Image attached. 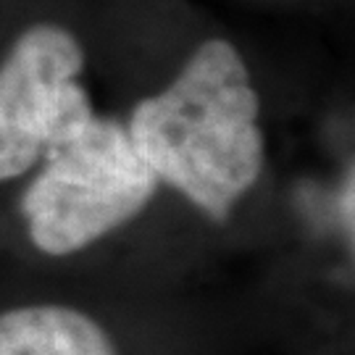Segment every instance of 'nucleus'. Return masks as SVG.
<instances>
[{"label": "nucleus", "mask_w": 355, "mask_h": 355, "mask_svg": "<svg viewBox=\"0 0 355 355\" xmlns=\"http://www.w3.org/2000/svg\"><path fill=\"white\" fill-rule=\"evenodd\" d=\"M87 53L64 24L37 21L0 61V184L35 171L53 142L95 111Z\"/></svg>", "instance_id": "7ed1b4c3"}, {"label": "nucleus", "mask_w": 355, "mask_h": 355, "mask_svg": "<svg viewBox=\"0 0 355 355\" xmlns=\"http://www.w3.org/2000/svg\"><path fill=\"white\" fill-rule=\"evenodd\" d=\"M124 124L155 182L214 224H227L266 171L261 92L240 48L224 37L203 40Z\"/></svg>", "instance_id": "f257e3e1"}, {"label": "nucleus", "mask_w": 355, "mask_h": 355, "mask_svg": "<svg viewBox=\"0 0 355 355\" xmlns=\"http://www.w3.org/2000/svg\"><path fill=\"white\" fill-rule=\"evenodd\" d=\"M0 355H121L98 318L69 303H24L0 311Z\"/></svg>", "instance_id": "20e7f679"}, {"label": "nucleus", "mask_w": 355, "mask_h": 355, "mask_svg": "<svg viewBox=\"0 0 355 355\" xmlns=\"http://www.w3.org/2000/svg\"><path fill=\"white\" fill-rule=\"evenodd\" d=\"M158 190L124 119L92 111L48 148L19 211L37 253L71 258L132 224Z\"/></svg>", "instance_id": "f03ea898"}]
</instances>
